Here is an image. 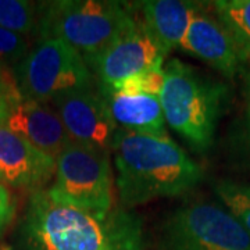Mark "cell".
<instances>
[{
    "label": "cell",
    "mask_w": 250,
    "mask_h": 250,
    "mask_svg": "<svg viewBox=\"0 0 250 250\" xmlns=\"http://www.w3.org/2000/svg\"><path fill=\"white\" fill-rule=\"evenodd\" d=\"M29 250H143L142 220L124 207L98 214L32 192L22 224Z\"/></svg>",
    "instance_id": "1"
},
{
    "label": "cell",
    "mask_w": 250,
    "mask_h": 250,
    "mask_svg": "<svg viewBox=\"0 0 250 250\" xmlns=\"http://www.w3.org/2000/svg\"><path fill=\"white\" fill-rule=\"evenodd\" d=\"M117 189L125 207L190 192L203 179L202 167L168 136L118 129L113 150Z\"/></svg>",
    "instance_id": "2"
},
{
    "label": "cell",
    "mask_w": 250,
    "mask_h": 250,
    "mask_svg": "<svg viewBox=\"0 0 250 250\" xmlns=\"http://www.w3.org/2000/svg\"><path fill=\"white\" fill-rule=\"evenodd\" d=\"M227 88L195 67L172 59L164 67L160 102L166 123L197 153L214 142Z\"/></svg>",
    "instance_id": "3"
},
{
    "label": "cell",
    "mask_w": 250,
    "mask_h": 250,
    "mask_svg": "<svg viewBox=\"0 0 250 250\" xmlns=\"http://www.w3.org/2000/svg\"><path fill=\"white\" fill-rule=\"evenodd\" d=\"M135 20L132 7L111 0H59L39 3L41 39L68 43L86 64L114 42Z\"/></svg>",
    "instance_id": "4"
},
{
    "label": "cell",
    "mask_w": 250,
    "mask_h": 250,
    "mask_svg": "<svg viewBox=\"0 0 250 250\" xmlns=\"http://www.w3.org/2000/svg\"><path fill=\"white\" fill-rule=\"evenodd\" d=\"M14 77L22 96L41 103L96 85L85 59L56 38L39 39L14 67Z\"/></svg>",
    "instance_id": "5"
},
{
    "label": "cell",
    "mask_w": 250,
    "mask_h": 250,
    "mask_svg": "<svg viewBox=\"0 0 250 250\" xmlns=\"http://www.w3.org/2000/svg\"><path fill=\"white\" fill-rule=\"evenodd\" d=\"M107 153L70 143L56 160L47 193L62 205L98 214L113 208V174Z\"/></svg>",
    "instance_id": "6"
},
{
    "label": "cell",
    "mask_w": 250,
    "mask_h": 250,
    "mask_svg": "<svg viewBox=\"0 0 250 250\" xmlns=\"http://www.w3.org/2000/svg\"><path fill=\"white\" fill-rule=\"evenodd\" d=\"M163 250H250V235L227 208L208 202L182 206L167 220Z\"/></svg>",
    "instance_id": "7"
},
{
    "label": "cell",
    "mask_w": 250,
    "mask_h": 250,
    "mask_svg": "<svg viewBox=\"0 0 250 250\" xmlns=\"http://www.w3.org/2000/svg\"><path fill=\"white\" fill-rule=\"evenodd\" d=\"M0 88L7 107L3 125L57 160L71 141L53 106L24 98L18 89L14 71L9 68L0 70Z\"/></svg>",
    "instance_id": "8"
},
{
    "label": "cell",
    "mask_w": 250,
    "mask_h": 250,
    "mask_svg": "<svg viewBox=\"0 0 250 250\" xmlns=\"http://www.w3.org/2000/svg\"><path fill=\"white\" fill-rule=\"evenodd\" d=\"M166 53L149 32L142 18H136L114 42L92 59L88 65L99 85L114 88L123 81L164 62Z\"/></svg>",
    "instance_id": "9"
},
{
    "label": "cell",
    "mask_w": 250,
    "mask_h": 250,
    "mask_svg": "<svg viewBox=\"0 0 250 250\" xmlns=\"http://www.w3.org/2000/svg\"><path fill=\"white\" fill-rule=\"evenodd\" d=\"M50 103L72 143L110 154L118 128L98 85L64 93Z\"/></svg>",
    "instance_id": "10"
},
{
    "label": "cell",
    "mask_w": 250,
    "mask_h": 250,
    "mask_svg": "<svg viewBox=\"0 0 250 250\" xmlns=\"http://www.w3.org/2000/svg\"><path fill=\"white\" fill-rule=\"evenodd\" d=\"M56 175V159L0 125V182L42 190Z\"/></svg>",
    "instance_id": "11"
},
{
    "label": "cell",
    "mask_w": 250,
    "mask_h": 250,
    "mask_svg": "<svg viewBox=\"0 0 250 250\" xmlns=\"http://www.w3.org/2000/svg\"><path fill=\"white\" fill-rule=\"evenodd\" d=\"M179 49L203 60L228 78L241 71L243 60L232 38L217 16L207 13L202 4L193 14Z\"/></svg>",
    "instance_id": "12"
},
{
    "label": "cell",
    "mask_w": 250,
    "mask_h": 250,
    "mask_svg": "<svg viewBox=\"0 0 250 250\" xmlns=\"http://www.w3.org/2000/svg\"><path fill=\"white\" fill-rule=\"evenodd\" d=\"M98 85L118 129L138 134L167 136L160 96Z\"/></svg>",
    "instance_id": "13"
},
{
    "label": "cell",
    "mask_w": 250,
    "mask_h": 250,
    "mask_svg": "<svg viewBox=\"0 0 250 250\" xmlns=\"http://www.w3.org/2000/svg\"><path fill=\"white\" fill-rule=\"evenodd\" d=\"M200 4L181 0H149L141 3L142 21L166 56L181 46Z\"/></svg>",
    "instance_id": "14"
},
{
    "label": "cell",
    "mask_w": 250,
    "mask_h": 250,
    "mask_svg": "<svg viewBox=\"0 0 250 250\" xmlns=\"http://www.w3.org/2000/svg\"><path fill=\"white\" fill-rule=\"evenodd\" d=\"M213 7L232 38L242 60H250V0H218Z\"/></svg>",
    "instance_id": "15"
},
{
    "label": "cell",
    "mask_w": 250,
    "mask_h": 250,
    "mask_svg": "<svg viewBox=\"0 0 250 250\" xmlns=\"http://www.w3.org/2000/svg\"><path fill=\"white\" fill-rule=\"evenodd\" d=\"M0 27L21 35L38 34L39 4L25 0H0Z\"/></svg>",
    "instance_id": "16"
},
{
    "label": "cell",
    "mask_w": 250,
    "mask_h": 250,
    "mask_svg": "<svg viewBox=\"0 0 250 250\" xmlns=\"http://www.w3.org/2000/svg\"><path fill=\"white\" fill-rule=\"evenodd\" d=\"M214 190L225 208L243 225L250 235V185L221 179L214 185Z\"/></svg>",
    "instance_id": "17"
},
{
    "label": "cell",
    "mask_w": 250,
    "mask_h": 250,
    "mask_svg": "<svg viewBox=\"0 0 250 250\" xmlns=\"http://www.w3.org/2000/svg\"><path fill=\"white\" fill-rule=\"evenodd\" d=\"M28 42L24 35L0 27V68L21 62L28 53Z\"/></svg>",
    "instance_id": "18"
},
{
    "label": "cell",
    "mask_w": 250,
    "mask_h": 250,
    "mask_svg": "<svg viewBox=\"0 0 250 250\" xmlns=\"http://www.w3.org/2000/svg\"><path fill=\"white\" fill-rule=\"evenodd\" d=\"M163 83H164V68H163V64H159L138 75L123 81L114 88L132 90V92H145V93H152V95L160 96Z\"/></svg>",
    "instance_id": "19"
},
{
    "label": "cell",
    "mask_w": 250,
    "mask_h": 250,
    "mask_svg": "<svg viewBox=\"0 0 250 250\" xmlns=\"http://www.w3.org/2000/svg\"><path fill=\"white\" fill-rule=\"evenodd\" d=\"M14 217V203L10 192L0 184V235L7 228Z\"/></svg>",
    "instance_id": "20"
},
{
    "label": "cell",
    "mask_w": 250,
    "mask_h": 250,
    "mask_svg": "<svg viewBox=\"0 0 250 250\" xmlns=\"http://www.w3.org/2000/svg\"><path fill=\"white\" fill-rule=\"evenodd\" d=\"M245 120H243V143L250 153V72L246 77V89H245Z\"/></svg>",
    "instance_id": "21"
},
{
    "label": "cell",
    "mask_w": 250,
    "mask_h": 250,
    "mask_svg": "<svg viewBox=\"0 0 250 250\" xmlns=\"http://www.w3.org/2000/svg\"><path fill=\"white\" fill-rule=\"evenodd\" d=\"M6 114H7V107H6V102H4L3 93H1V88H0V125L4 124Z\"/></svg>",
    "instance_id": "22"
}]
</instances>
